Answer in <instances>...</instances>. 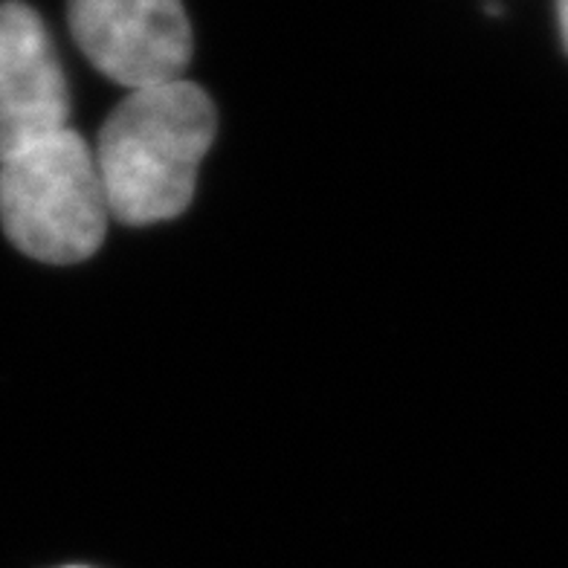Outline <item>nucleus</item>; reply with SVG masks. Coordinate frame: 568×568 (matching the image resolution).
I'll return each instance as SVG.
<instances>
[{
    "mask_svg": "<svg viewBox=\"0 0 568 568\" xmlns=\"http://www.w3.org/2000/svg\"><path fill=\"white\" fill-rule=\"evenodd\" d=\"M215 125L201 84L178 79L134 90L99 134L97 169L108 212L128 226L180 215L195 195Z\"/></svg>",
    "mask_w": 568,
    "mask_h": 568,
    "instance_id": "f257e3e1",
    "label": "nucleus"
},
{
    "mask_svg": "<svg viewBox=\"0 0 568 568\" xmlns=\"http://www.w3.org/2000/svg\"><path fill=\"white\" fill-rule=\"evenodd\" d=\"M108 197L88 142L64 128L0 163V221L21 253L75 264L97 253L108 230Z\"/></svg>",
    "mask_w": 568,
    "mask_h": 568,
    "instance_id": "f03ea898",
    "label": "nucleus"
},
{
    "mask_svg": "<svg viewBox=\"0 0 568 568\" xmlns=\"http://www.w3.org/2000/svg\"><path fill=\"white\" fill-rule=\"evenodd\" d=\"M70 30L97 70L131 90L183 79L192 30L180 0H70Z\"/></svg>",
    "mask_w": 568,
    "mask_h": 568,
    "instance_id": "7ed1b4c3",
    "label": "nucleus"
},
{
    "mask_svg": "<svg viewBox=\"0 0 568 568\" xmlns=\"http://www.w3.org/2000/svg\"><path fill=\"white\" fill-rule=\"evenodd\" d=\"M68 79L44 21L27 3H0V163L68 128Z\"/></svg>",
    "mask_w": 568,
    "mask_h": 568,
    "instance_id": "20e7f679",
    "label": "nucleus"
},
{
    "mask_svg": "<svg viewBox=\"0 0 568 568\" xmlns=\"http://www.w3.org/2000/svg\"><path fill=\"white\" fill-rule=\"evenodd\" d=\"M557 18H560L562 44H566V53H568V0H557Z\"/></svg>",
    "mask_w": 568,
    "mask_h": 568,
    "instance_id": "39448f33",
    "label": "nucleus"
}]
</instances>
